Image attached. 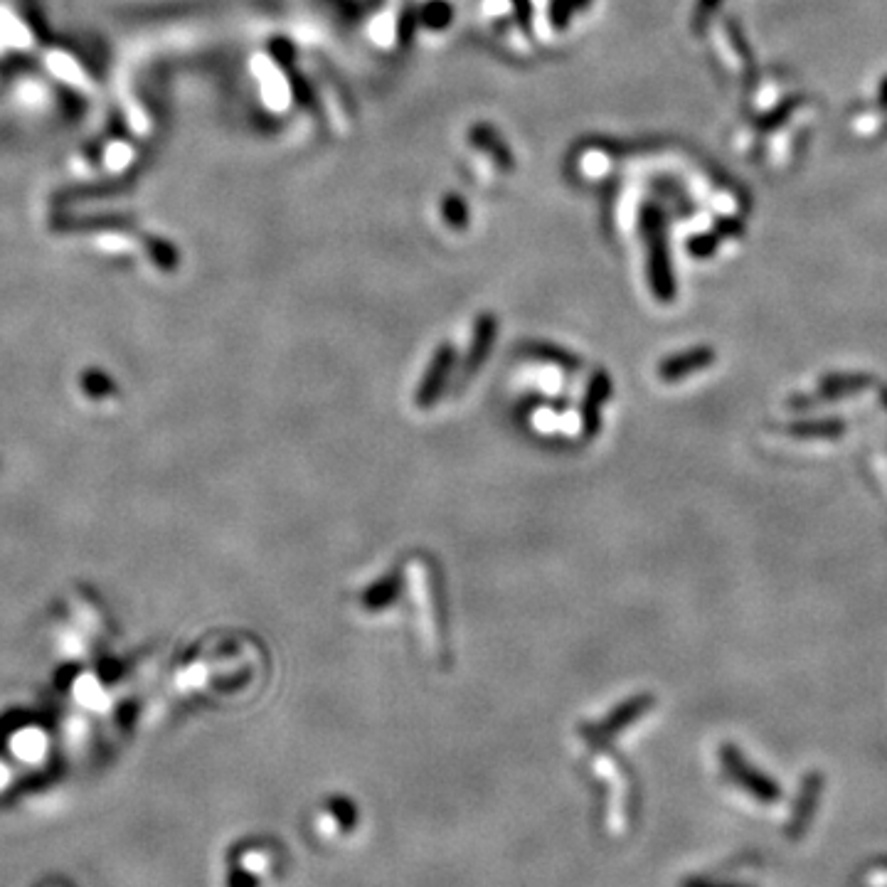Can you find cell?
<instances>
[{"mask_svg":"<svg viewBox=\"0 0 887 887\" xmlns=\"http://www.w3.org/2000/svg\"><path fill=\"white\" fill-rule=\"evenodd\" d=\"M533 350H535V353H540V358L555 360V363L565 365V368H580V360L572 358V355H567V353H562V350H557V348H545V345H535Z\"/></svg>","mask_w":887,"mask_h":887,"instance_id":"cell-10","label":"cell"},{"mask_svg":"<svg viewBox=\"0 0 887 887\" xmlns=\"http://www.w3.org/2000/svg\"><path fill=\"white\" fill-rule=\"evenodd\" d=\"M454 360H456V350L451 348V345H442V348H439L437 353H434V358H432V363H429L427 373H424L422 382H419L417 395H414V402H417V407H422V410H429V407L437 405L439 397H442V392H444L446 380H449L451 368H454Z\"/></svg>","mask_w":887,"mask_h":887,"instance_id":"cell-3","label":"cell"},{"mask_svg":"<svg viewBox=\"0 0 887 887\" xmlns=\"http://www.w3.org/2000/svg\"><path fill=\"white\" fill-rule=\"evenodd\" d=\"M612 395V380L607 373L599 370L597 375H592L587 387V397H584L582 405V424H584V437H594L599 432V407L609 400Z\"/></svg>","mask_w":887,"mask_h":887,"instance_id":"cell-7","label":"cell"},{"mask_svg":"<svg viewBox=\"0 0 887 887\" xmlns=\"http://www.w3.org/2000/svg\"><path fill=\"white\" fill-rule=\"evenodd\" d=\"M653 705H656V698H653V695L649 693L634 695V698L616 705L612 713L604 717V720H599L597 725L584 727V737H589V740H609V737H614L616 732L624 730L626 725H631V722H636L639 717H644Z\"/></svg>","mask_w":887,"mask_h":887,"instance_id":"cell-2","label":"cell"},{"mask_svg":"<svg viewBox=\"0 0 887 887\" xmlns=\"http://www.w3.org/2000/svg\"><path fill=\"white\" fill-rule=\"evenodd\" d=\"M786 434L791 439L801 442H836L846 434V422L843 419H801L786 427Z\"/></svg>","mask_w":887,"mask_h":887,"instance_id":"cell-8","label":"cell"},{"mask_svg":"<svg viewBox=\"0 0 887 887\" xmlns=\"http://www.w3.org/2000/svg\"><path fill=\"white\" fill-rule=\"evenodd\" d=\"M496 333H498L496 316H491V313H483V316L476 321L474 341H471L469 355H466V363H464L466 377L474 375L476 370L486 363L488 353H491L493 343H496Z\"/></svg>","mask_w":887,"mask_h":887,"instance_id":"cell-6","label":"cell"},{"mask_svg":"<svg viewBox=\"0 0 887 887\" xmlns=\"http://www.w3.org/2000/svg\"><path fill=\"white\" fill-rule=\"evenodd\" d=\"M402 594V575L397 570H390L385 577L370 584L368 589L363 592L360 602L368 612H382L387 609L390 604H395Z\"/></svg>","mask_w":887,"mask_h":887,"instance_id":"cell-9","label":"cell"},{"mask_svg":"<svg viewBox=\"0 0 887 887\" xmlns=\"http://www.w3.org/2000/svg\"><path fill=\"white\" fill-rule=\"evenodd\" d=\"M715 363V350L713 348H705V345H698V348H690L683 350V353L671 355V358L663 360L658 365V377L661 382H681L685 377L700 373V370L710 368Z\"/></svg>","mask_w":887,"mask_h":887,"instance_id":"cell-5","label":"cell"},{"mask_svg":"<svg viewBox=\"0 0 887 887\" xmlns=\"http://www.w3.org/2000/svg\"><path fill=\"white\" fill-rule=\"evenodd\" d=\"M875 380L868 373H836L826 375L816 385V390L811 395H799L789 402L791 410H809V407L819 405H831V402L846 400V397L860 395L863 390L873 387Z\"/></svg>","mask_w":887,"mask_h":887,"instance_id":"cell-1","label":"cell"},{"mask_svg":"<svg viewBox=\"0 0 887 887\" xmlns=\"http://www.w3.org/2000/svg\"><path fill=\"white\" fill-rule=\"evenodd\" d=\"M880 402H883V407H885V412H887V387H883V390H880Z\"/></svg>","mask_w":887,"mask_h":887,"instance_id":"cell-11","label":"cell"},{"mask_svg":"<svg viewBox=\"0 0 887 887\" xmlns=\"http://www.w3.org/2000/svg\"><path fill=\"white\" fill-rule=\"evenodd\" d=\"M720 757H722V767H725V772L730 774L737 784L745 786V789L752 791V794H757L759 799H777V786H774V782H769L767 777H762L759 772H754V767H750V764L742 759V754L737 752V747L725 745L722 747Z\"/></svg>","mask_w":887,"mask_h":887,"instance_id":"cell-4","label":"cell"}]
</instances>
